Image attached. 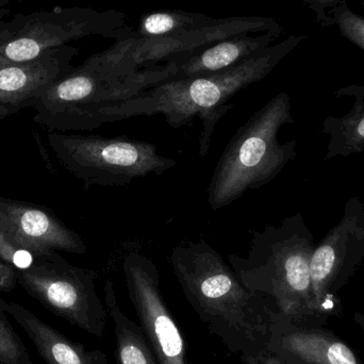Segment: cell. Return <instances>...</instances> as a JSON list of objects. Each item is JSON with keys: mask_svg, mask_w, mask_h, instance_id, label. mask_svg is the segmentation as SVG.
<instances>
[{"mask_svg": "<svg viewBox=\"0 0 364 364\" xmlns=\"http://www.w3.org/2000/svg\"><path fill=\"white\" fill-rule=\"evenodd\" d=\"M170 264L182 292L201 322L232 354L267 348L273 306L248 290L208 242L175 246Z\"/></svg>", "mask_w": 364, "mask_h": 364, "instance_id": "cell-1", "label": "cell"}, {"mask_svg": "<svg viewBox=\"0 0 364 364\" xmlns=\"http://www.w3.org/2000/svg\"><path fill=\"white\" fill-rule=\"evenodd\" d=\"M305 38L306 36H290L228 70L191 78L170 79L134 98L112 102L100 109L98 126L130 117L162 115L171 127L181 128L198 117L201 122L198 154L199 157L205 158L216 125L232 108L230 100L242 90L271 74Z\"/></svg>", "mask_w": 364, "mask_h": 364, "instance_id": "cell-2", "label": "cell"}, {"mask_svg": "<svg viewBox=\"0 0 364 364\" xmlns=\"http://www.w3.org/2000/svg\"><path fill=\"white\" fill-rule=\"evenodd\" d=\"M314 248V235L296 213L278 226L252 231L247 256L227 258L248 290L264 297L276 311L304 322L316 314L310 275Z\"/></svg>", "mask_w": 364, "mask_h": 364, "instance_id": "cell-3", "label": "cell"}, {"mask_svg": "<svg viewBox=\"0 0 364 364\" xmlns=\"http://www.w3.org/2000/svg\"><path fill=\"white\" fill-rule=\"evenodd\" d=\"M288 94H278L237 129L225 147L207 188L212 210L223 209L246 192L267 186L296 157L297 142H279L284 125L294 123Z\"/></svg>", "mask_w": 364, "mask_h": 364, "instance_id": "cell-4", "label": "cell"}, {"mask_svg": "<svg viewBox=\"0 0 364 364\" xmlns=\"http://www.w3.org/2000/svg\"><path fill=\"white\" fill-rule=\"evenodd\" d=\"M173 76L174 70L168 63L134 73L90 63L82 72L49 87L32 105L33 119L49 132H91L100 127V109L134 98Z\"/></svg>", "mask_w": 364, "mask_h": 364, "instance_id": "cell-5", "label": "cell"}, {"mask_svg": "<svg viewBox=\"0 0 364 364\" xmlns=\"http://www.w3.org/2000/svg\"><path fill=\"white\" fill-rule=\"evenodd\" d=\"M47 142L68 173L90 186H123L149 175H162L176 161L160 155L156 145L128 136L49 132Z\"/></svg>", "mask_w": 364, "mask_h": 364, "instance_id": "cell-6", "label": "cell"}, {"mask_svg": "<svg viewBox=\"0 0 364 364\" xmlns=\"http://www.w3.org/2000/svg\"><path fill=\"white\" fill-rule=\"evenodd\" d=\"M17 284L45 309L96 338L104 337L109 314L96 289L97 272L76 267L58 252H32Z\"/></svg>", "mask_w": 364, "mask_h": 364, "instance_id": "cell-7", "label": "cell"}, {"mask_svg": "<svg viewBox=\"0 0 364 364\" xmlns=\"http://www.w3.org/2000/svg\"><path fill=\"white\" fill-rule=\"evenodd\" d=\"M122 267L128 296L158 363L188 364L183 336L160 290L156 263L145 255L132 252Z\"/></svg>", "mask_w": 364, "mask_h": 364, "instance_id": "cell-8", "label": "cell"}, {"mask_svg": "<svg viewBox=\"0 0 364 364\" xmlns=\"http://www.w3.org/2000/svg\"><path fill=\"white\" fill-rule=\"evenodd\" d=\"M364 263V203L358 196L344 205L340 222L316 245L311 263L316 311L331 307L338 293Z\"/></svg>", "mask_w": 364, "mask_h": 364, "instance_id": "cell-9", "label": "cell"}, {"mask_svg": "<svg viewBox=\"0 0 364 364\" xmlns=\"http://www.w3.org/2000/svg\"><path fill=\"white\" fill-rule=\"evenodd\" d=\"M0 237L13 247L31 252H87L82 237L48 208L0 196Z\"/></svg>", "mask_w": 364, "mask_h": 364, "instance_id": "cell-10", "label": "cell"}, {"mask_svg": "<svg viewBox=\"0 0 364 364\" xmlns=\"http://www.w3.org/2000/svg\"><path fill=\"white\" fill-rule=\"evenodd\" d=\"M267 350L287 364H363L343 342L273 312Z\"/></svg>", "mask_w": 364, "mask_h": 364, "instance_id": "cell-11", "label": "cell"}, {"mask_svg": "<svg viewBox=\"0 0 364 364\" xmlns=\"http://www.w3.org/2000/svg\"><path fill=\"white\" fill-rule=\"evenodd\" d=\"M0 308L27 333L45 363L110 364L102 350H87L83 344L73 341L23 306L0 297Z\"/></svg>", "mask_w": 364, "mask_h": 364, "instance_id": "cell-12", "label": "cell"}, {"mask_svg": "<svg viewBox=\"0 0 364 364\" xmlns=\"http://www.w3.org/2000/svg\"><path fill=\"white\" fill-rule=\"evenodd\" d=\"M282 34L267 31L255 36H232L220 41L207 49L168 62L174 70L172 79L191 78L228 70L271 46Z\"/></svg>", "mask_w": 364, "mask_h": 364, "instance_id": "cell-13", "label": "cell"}, {"mask_svg": "<svg viewBox=\"0 0 364 364\" xmlns=\"http://www.w3.org/2000/svg\"><path fill=\"white\" fill-rule=\"evenodd\" d=\"M336 95L353 96L355 102L343 117H328L323 123V134L329 138L325 160L350 157L364 151V87H344Z\"/></svg>", "mask_w": 364, "mask_h": 364, "instance_id": "cell-14", "label": "cell"}, {"mask_svg": "<svg viewBox=\"0 0 364 364\" xmlns=\"http://www.w3.org/2000/svg\"><path fill=\"white\" fill-rule=\"evenodd\" d=\"M105 305L114 325L117 364H159L140 325L130 320L121 309L111 280L105 284Z\"/></svg>", "mask_w": 364, "mask_h": 364, "instance_id": "cell-15", "label": "cell"}, {"mask_svg": "<svg viewBox=\"0 0 364 364\" xmlns=\"http://www.w3.org/2000/svg\"><path fill=\"white\" fill-rule=\"evenodd\" d=\"M210 18L203 15L178 12H158L145 17L140 36H164L196 29L209 25Z\"/></svg>", "mask_w": 364, "mask_h": 364, "instance_id": "cell-16", "label": "cell"}, {"mask_svg": "<svg viewBox=\"0 0 364 364\" xmlns=\"http://www.w3.org/2000/svg\"><path fill=\"white\" fill-rule=\"evenodd\" d=\"M0 364H34L6 312L0 308Z\"/></svg>", "mask_w": 364, "mask_h": 364, "instance_id": "cell-17", "label": "cell"}, {"mask_svg": "<svg viewBox=\"0 0 364 364\" xmlns=\"http://www.w3.org/2000/svg\"><path fill=\"white\" fill-rule=\"evenodd\" d=\"M328 16L331 26H337L341 36L364 53V17L350 10L348 0L328 11Z\"/></svg>", "mask_w": 364, "mask_h": 364, "instance_id": "cell-18", "label": "cell"}, {"mask_svg": "<svg viewBox=\"0 0 364 364\" xmlns=\"http://www.w3.org/2000/svg\"><path fill=\"white\" fill-rule=\"evenodd\" d=\"M40 50V46L36 41L31 38H21L6 46V55L11 61L19 63L36 59Z\"/></svg>", "mask_w": 364, "mask_h": 364, "instance_id": "cell-19", "label": "cell"}, {"mask_svg": "<svg viewBox=\"0 0 364 364\" xmlns=\"http://www.w3.org/2000/svg\"><path fill=\"white\" fill-rule=\"evenodd\" d=\"M344 0H303L308 10L311 11L316 17V21L323 28L331 27V17L328 11L339 6Z\"/></svg>", "mask_w": 364, "mask_h": 364, "instance_id": "cell-20", "label": "cell"}, {"mask_svg": "<svg viewBox=\"0 0 364 364\" xmlns=\"http://www.w3.org/2000/svg\"><path fill=\"white\" fill-rule=\"evenodd\" d=\"M16 284V271L14 267L0 260V292H11Z\"/></svg>", "mask_w": 364, "mask_h": 364, "instance_id": "cell-21", "label": "cell"}, {"mask_svg": "<svg viewBox=\"0 0 364 364\" xmlns=\"http://www.w3.org/2000/svg\"><path fill=\"white\" fill-rule=\"evenodd\" d=\"M241 360L243 364H287L267 348L255 355L242 356Z\"/></svg>", "mask_w": 364, "mask_h": 364, "instance_id": "cell-22", "label": "cell"}, {"mask_svg": "<svg viewBox=\"0 0 364 364\" xmlns=\"http://www.w3.org/2000/svg\"><path fill=\"white\" fill-rule=\"evenodd\" d=\"M356 316H357V318H360V321H359V322H360V324L363 325V329H364V318H361V316H359V314H356Z\"/></svg>", "mask_w": 364, "mask_h": 364, "instance_id": "cell-23", "label": "cell"}, {"mask_svg": "<svg viewBox=\"0 0 364 364\" xmlns=\"http://www.w3.org/2000/svg\"><path fill=\"white\" fill-rule=\"evenodd\" d=\"M363 8H364V0H363Z\"/></svg>", "mask_w": 364, "mask_h": 364, "instance_id": "cell-24", "label": "cell"}]
</instances>
